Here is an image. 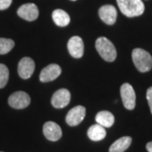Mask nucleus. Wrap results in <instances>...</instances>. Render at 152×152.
<instances>
[{"label": "nucleus", "instance_id": "23", "mask_svg": "<svg viewBox=\"0 0 152 152\" xmlns=\"http://www.w3.org/2000/svg\"><path fill=\"white\" fill-rule=\"evenodd\" d=\"M71 1H76V0H71Z\"/></svg>", "mask_w": 152, "mask_h": 152}, {"label": "nucleus", "instance_id": "1", "mask_svg": "<svg viewBox=\"0 0 152 152\" xmlns=\"http://www.w3.org/2000/svg\"><path fill=\"white\" fill-rule=\"evenodd\" d=\"M121 12L127 17L141 15L145 11V5L142 0H117Z\"/></svg>", "mask_w": 152, "mask_h": 152}, {"label": "nucleus", "instance_id": "8", "mask_svg": "<svg viewBox=\"0 0 152 152\" xmlns=\"http://www.w3.org/2000/svg\"><path fill=\"white\" fill-rule=\"evenodd\" d=\"M35 62L29 57H25L23 58L18 65V73L20 78L26 80L31 78L32 75L34 70H35Z\"/></svg>", "mask_w": 152, "mask_h": 152}, {"label": "nucleus", "instance_id": "7", "mask_svg": "<svg viewBox=\"0 0 152 152\" xmlns=\"http://www.w3.org/2000/svg\"><path fill=\"white\" fill-rule=\"evenodd\" d=\"M17 14L20 18L27 21H33L38 18L39 10L37 6L35 4L30 3L20 6L17 11Z\"/></svg>", "mask_w": 152, "mask_h": 152}, {"label": "nucleus", "instance_id": "20", "mask_svg": "<svg viewBox=\"0 0 152 152\" xmlns=\"http://www.w3.org/2000/svg\"><path fill=\"white\" fill-rule=\"evenodd\" d=\"M12 4V0H0V10L8 9Z\"/></svg>", "mask_w": 152, "mask_h": 152}, {"label": "nucleus", "instance_id": "19", "mask_svg": "<svg viewBox=\"0 0 152 152\" xmlns=\"http://www.w3.org/2000/svg\"><path fill=\"white\" fill-rule=\"evenodd\" d=\"M10 77V71L7 66L0 64V89L4 88L7 85Z\"/></svg>", "mask_w": 152, "mask_h": 152}, {"label": "nucleus", "instance_id": "2", "mask_svg": "<svg viewBox=\"0 0 152 152\" xmlns=\"http://www.w3.org/2000/svg\"><path fill=\"white\" fill-rule=\"evenodd\" d=\"M132 59L137 69L145 73L152 69V57L147 51L141 48H135L132 52Z\"/></svg>", "mask_w": 152, "mask_h": 152}, {"label": "nucleus", "instance_id": "15", "mask_svg": "<svg viewBox=\"0 0 152 152\" xmlns=\"http://www.w3.org/2000/svg\"><path fill=\"white\" fill-rule=\"evenodd\" d=\"M132 138L124 136L114 142L109 148V152H124L131 145Z\"/></svg>", "mask_w": 152, "mask_h": 152}, {"label": "nucleus", "instance_id": "11", "mask_svg": "<svg viewBox=\"0 0 152 152\" xmlns=\"http://www.w3.org/2000/svg\"><path fill=\"white\" fill-rule=\"evenodd\" d=\"M99 16L104 23L107 25H113L117 20L118 12L114 6L107 4L100 8Z\"/></svg>", "mask_w": 152, "mask_h": 152}, {"label": "nucleus", "instance_id": "13", "mask_svg": "<svg viewBox=\"0 0 152 152\" xmlns=\"http://www.w3.org/2000/svg\"><path fill=\"white\" fill-rule=\"evenodd\" d=\"M68 50L72 57L80 58L84 54V42L80 37H73L68 42Z\"/></svg>", "mask_w": 152, "mask_h": 152}, {"label": "nucleus", "instance_id": "16", "mask_svg": "<svg viewBox=\"0 0 152 152\" xmlns=\"http://www.w3.org/2000/svg\"><path fill=\"white\" fill-rule=\"evenodd\" d=\"M114 116L108 111L99 112L96 116V121L98 124L102 125L104 128H110L114 124Z\"/></svg>", "mask_w": 152, "mask_h": 152}, {"label": "nucleus", "instance_id": "12", "mask_svg": "<svg viewBox=\"0 0 152 152\" xmlns=\"http://www.w3.org/2000/svg\"><path fill=\"white\" fill-rule=\"evenodd\" d=\"M43 134L48 140L57 141L62 137V129L54 122H47L43 125Z\"/></svg>", "mask_w": 152, "mask_h": 152}, {"label": "nucleus", "instance_id": "22", "mask_svg": "<svg viewBox=\"0 0 152 152\" xmlns=\"http://www.w3.org/2000/svg\"><path fill=\"white\" fill-rule=\"evenodd\" d=\"M146 149L149 152H152V142H149L146 145Z\"/></svg>", "mask_w": 152, "mask_h": 152}, {"label": "nucleus", "instance_id": "3", "mask_svg": "<svg viewBox=\"0 0 152 152\" xmlns=\"http://www.w3.org/2000/svg\"><path fill=\"white\" fill-rule=\"evenodd\" d=\"M96 48L100 56L107 62H113L117 58V51L113 42L107 37H99L96 41Z\"/></svg>", "mask_w": 152, "mask_h": 152}, {"label": "nucleus", "instance_id": "18", "mask_svg": "<svg viewBox=\"0 0 152 152\" xmlns=\"http://www.w3.org/2000/svg\"><path fill=\"white\" fill-rule=\"evenodd\" d=\"M15 47V42L11 39L0 38V54H6L10 53Z\"/></svg>", "mask_w": 152, "mask_h": 152}, {"label": "nucleus", "instance_id": "4", "mask_svg": "<svg viewBox=\"0 0 152 152\" xmlns=\"http://www.w3.org/2000/svg\"><path fill=\"white\" fill-rule=\"evenodd\" d=\"M120 94L125 108L128 110H133L135 107V92L131 85L129 83L123 84L120 88Z\"/></svg>", "mask_w": 152, "mask_h": 152}, {"label": "nucleus", "instance_id": "5", "mask_svg": "<svg viewBox=\"0 0 152 152\" xmlns=\"http://www.w3.org/2000/svg\"><path fill=\"white\" fill-rule=\"evenodd\" d=\"M9 104L15 109H23L27 107L31 103V97L24 91H16L9 97Z\"/></svg>", "mask_w": 152, "mask_h": 152}, {"label": "nucleus", "instance_id": "9", "mask_svg": "<svg viewBox=\"0 0 152 152\" xmlns=\"http://www.w3.org/2000/svg\"><path fill=\"white\" fill-rule=\"evenodd\" d=\"M70 99V92L67 89H60L53 95L52 104L56 108H63L69 105Z\"/></svg>", "mask_w": 152, "mask_h": 152}, {"label": "nucleus", "instance_id": "6", "mask_svg": "<svg viewBox=\"0 0 152 152\" xmlns=\"http://www.w3.org/2000/svg\"><path fill=\"white\" fill-rule=\"evenodd\" d=\"M86 107L83 106H77L72 108L66 116V123L69 126L80 124L86 117Z\"/></svg>", "mask_w": 152, "mask_h": 152}, {"label": "nucleus", "instance_id": "24", "mask_svg": "<svg viewBox=\"0 0 152 152\" xmlns=\"http://www.w3.org/2000/svg\"><path fill=\"white\" fill-rule=\"evenodd\" d=\"M0 152H2V151H0Z\"/></svg>", "mask_w": 152, "mask_h": 152}, {"label": "nucleus", "instance_id": "17", "mask_svg": "<svg viewBox=\"0 0 152 152\" xmlns=\"http://www.w3.org/2000/svg\"><path fill=\"white\" fill-rule=\"evenodd\" d=\"M53 20L57 26L64 27L69 24L70 17L67 12L58 9V10H55L53 12Z\"/></svg>", "mask_w": 152, "mask_h": 152}, {"label": "nucleus", "instance_id": "14", "mask_svg": "<svg viewBox=\"0 0 152 152\" xmlns=\"http://www.w3.org/2000/svg\"><path fill=\"white\" fill-rule=\"evenodd\" d=\"M87 135L93 141H100L106 137L107 131L102 125L96 124L89 128L87 131Z\"/></svg>", "mask_w": 152, "mask_h": 152}, {"label": "nucleus", "instance_id": "10", "mask_svg": "<svg viewBox=\"0 0 152 152\" xmlns=\"http://www.w3.org/2000/svg\"><path fill=\"white\" fill-rule=\"evenodd\" d=\"M62 69L60 66L55 64H49L45 67L40 74V80L42 82H50L56 80L61 75Z\"/></svg>", "mask_w": 152, "mask_h": 152}, {"label": "nucleus", "instance_id": "21", "mask_svg": "<svg viewBox=\"0 0 152 152\" xmlns=\"http://www.w3.org/2000/svg\"><path fill=\"white\" fill-rule=\"evenodd\" d=\"M146 98L147 101H148V103H149V106H150V108H151V112L152 113V86L150 87L147 90Z\"/></svg>", "mask_w": 152, "mask_h": 152}]
</instances>
